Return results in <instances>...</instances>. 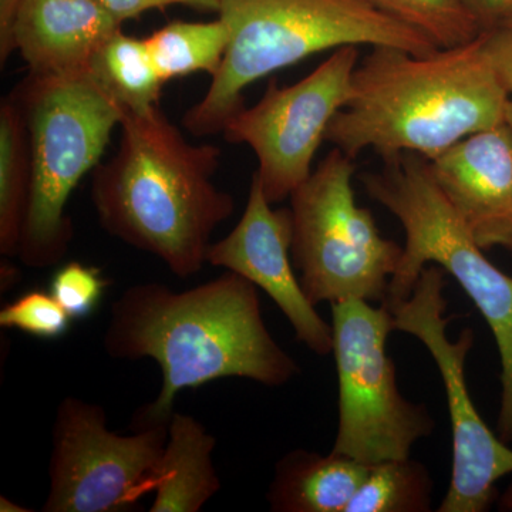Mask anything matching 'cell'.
I'll list each match as a JSON object with an SVG mask.
<instances>
[{"mask_svg":"<svg viewBox=\"0 0 512 512\" xmlns=\"http://www.w3.org/2000/svg\"><path fill=\"white\" fill-rule=\"evenodd\" d=\"M229 29L221 69L200 101L185 111L183 126L195 137L222 133L244 106L256 80L345 46H390L417 56L439 47L363 0H220Z\"/></svg>","mask_w":512,"mask_h":512,"instance_id":"cell-4","label":"cell"},{"mask_svg":"<svg viewBox=\"0 0 512 512\" xmlns=\"http://www.w3.org/2000/svg\"><path fill=\"white\" fill-rule=\"evenodd\" d=\"M333 353L339 380V424L333 450L365 464L410 457L434 421L424 404L404 399L386 342L394 328L383 303H332Z\"/></svg>","mask_w":512,"mask_h":512,"instance_id":"cell-8","label":"cell"},{"mask_svg":"<svg viewBox=\"0 0 512 512\" xmlns=\"http://www.w3.org/2000/svg\"><path fill=\"white\" fill-rule=\"evenodd\" d=\"M87 73L123 113H144L160 104L165 82L158 73L146 39L123 29L97 50Z\"/></svg>","mask_w":512,"mask_h":512,"instance_id":"cell-18","label":"cell"},{"mask_svg":"<svg viewBox=\"0 0 512 512\" xmlns=\"http://www.w3.org/2000/svg\"><path fill=\"white\" fill-rule=\"evenodd\" d=\"M121 26L97 0H22L13 49L36 76L86 73L97 50Z\"/></svg>","mask_w":512,"mask_h":512,"instance_id":"cell-14","label":"cell"},{"mask_svg":"<svg viewBox=\"0 0 512 512\" xmlns=\"http://www.w3.org/2000/svg\"><path fill=\"white\" fill-rule=\"evenodd\" d=\"M20 282V272L16 266L6 261L2 262V268H0V289L2 292H8L13 286L18 285Z\"/></svg>","mask_w":512,"mask_h":512,"instance_id":"cell-28","label":"cell"},{"mask_svg":"<svg viewBox=\"0 0 512 512\" xmlns=\"http://www.w3.org/2000/svg\"><path fill=\"white\" fill-rule=\"evenodd\" d=\"M485 52L512 99V30L493 28L484 33Z\"/></svg>","mask_w":512,"mask_h":512,"instance_id":"cell-25","label":"cell"},{"mask_svg":"<svg viewBox=\"0 0 512 512\" xmlns=\"http://www.w3.org/2000/svg\"><path fill=\"white\" fill-rule=\"evenodd\" d=\"M437 187L478 245L512 241V126L471 134L429 161Z\"/></svg>","mask_w":512,"mask_h":512,"instance_id":"cell-13","label":"cell"},{"mask_svg":"<svg viewBox=\"0 0 512 512\" xmlns=\"http://www.w3.org/2000/svg\"><path fill=\"white\" fill-rule=\"evenodd\" d=\"M168 424L117 434L106 410L79 397L57 407L43 512H123L148 494V480L167 443Z\"/></svg>","mask_w":512,"mask_h":512,"instance_id":"cell-10","label":"cell"},{"mask_svg":"<svg viewBox=\"0 0 512 512\" xmlns=\"http://www.w3.org/2000/svg\"><path fill=\"white\" fill-rule=\"evenodd\" d=\"M500 505L501 510L512 511V485L501 497Z\"/></svg>","mask_w":512,"mask_h":512,"instance_id":"cell-30","label":"cell"},{"mask_svg":"<svg viewBox=\"0 0 512 512\" xmlns=\"http://www.w3.org/2000/svg\"><path fill=\"white\" fill-rule=\"evenodd\" d=\"M103 348L111 359L160 366V393L134 414V429L170 423L184 389L225 377L278 387L301 372L266 328L256 286L231 271L185 291L130 286L111 305Z\"/></svg>","mask_w":512,"mask_h":512,"instance_id":"cell-1","label":"cell"},{"mask_svg":"<svg viewBox=\"0 0 512 512\" xmlns=\"http://www.w3.org/2000/svg\"><path fill=\"white\" fill-rule=\"evenodd\" d=\"M433 481L427 468L410 457L370 464L369 473L345 512H427Z\"/></svg>","mask_w":512,"mask_h":512,"instance_id":"cell-20","label":"cell"},{"mask_svg":"<svg viewBox=\"0 0 512 512\" xmlns=\"http://www.w3.org/2000/svg\"><path fill=\"white\" fill-rule=\"evenodd\" d=\"M484 33L466 45L417 56L372 47L353 74V97L325 141L355 158L413 153L433 160L478 131L507 121L511 97L485 52Z\"/></svg>","mask_w":512,"mask_h":512,"instance_id":"cell-3","label":"cell"},{"mask_svg":"<svg viewBox=\"0 0 512 512\" xmlns=\"http://www.w3.org/2000/svg\"><path fill=\"white\" fill-rule=\"evenodd\" d=\"M25 114L33 183L18 258L33 269L59 265L74 238L67 202L101 163L123 110L89 73L30 74L12 92Z\"/></svg>","mask_w":512,"mask_h":512,"instance_id":"cell-6","label":"cell"},{"mask_svg":"<svg viewBox=\"0 0 512 512\" xmlns=\"http://www.w3.org/2000/svg\"><path fill=\"white\" fill-rule=\"evenodd\" d=\"M0 511L2 512H29L32 511L30 508L22 507L18 503H13L12 500H9L8 497L2 495L0 497Z\"/></svg>","mask_w":512,"mask_h":512,"instance_id":"cell-29","label":"cell"},{"mask_svg":"<svg viewBox=\"0 0 512 512\" xmlns=\"http://www.w3.org/2000/svg\"><path fill=\"white\" fill-rule=\"evenodd\" d=\"M430 39L439 49L476 40L484 32L467 0H363Z\"/></svg>","mask_w":512,"mask_h":512,"instance_id":"cell-21","label":"cell"},{"mask_svg":"<svg viewBox=\"0 0 512 512\" xmlns=\"http://www.w3.org/2000/svg\"><path fill=\"white\" fill-rule=\"evenodd\" d=\"M73 319L52 293L30 289L0 311V326L43 340L63 338Z\"/></svg>","mask_w":512,"mask_h":512,"instance_id":"cell-22","label":"cell"},{"mask_svg":"<svg viewBox=\"0 0 512 512\" xmlns=\"http://www.w3.org/2000/svg\"><path fill=\"white\" fill-rule=\"evenodd\" d=\"M110 15L123 25L126 20L136 19L148 10H163L170 6H188V8L220 10V0H97Z\"/></svg>","mask_w":512,"mask_h":512,"instance_id":"cell-24","label":"cell"},{"mask_svg":"<svg viewBox=\"0 0 512 512\" xmlns=\"http://www.w3.org/2000/svg\"><path fill=\"white\" fill-rule=\"evenodd\" d=\"M367 194L399 220L406 234L402 259L383 305L412 295L427 265H439L461 285L493 330L501 359L498 430L512 443V276L488 261L464 222L441 194L429 160L404 153L362 178Z\"/></svg>","mask_w":512,"mask_h":512,"instance_id":"cell-5","label":"cell"},{"mask_svg":"<svg viewBox=\"0 0 512 512\" xmlns=\"http://www.w3.org/2000/svg\"><path fill=\"white\" fill-rule=\"evenodd\" d=\"M507 121L512 126V99L510 100V103H508V109H507ZM507 251L510 252L512 256V241L511 244L508 245Z\"/></svg>","mask_w":512,"mask_h":512,"instance_id":"cell-32","label":"cell"},{"mask_svg":"<svg viewBox=\"0 0 512 512\" xmlns=\"http://www.w3.org/2000/svg\"><path fill=\"white\" fill-rule=\"evenodd\" d=\"M446 271L430 264L421 271L412 295L384 305L392 312L394 328L419 339L433 356L443 377L453 430V470L440 512L490 510L501 478L512 473V448L495 436L477 412L466 382V360L474 332L464 329L457 340L447 336L454 316L447 311Z\"/></svg>","mask_w":512,"mask_h":512,"instance_id":"cell-9","label":"cell"},{"mask_svg":"<svg viewBox=\"0 0 512 512\" xmlns=\"http://www.w3.org/2000/svg\"><path fill=\"white\" fill-rule=\"evenodd\" d=\"M353 158L335 148L292 192L291 255L313 305L387 298L403 247L384 238L375 217L356 204Z\"/></svg>","mask_w":512,"mask_h":512,"instance_id":"cell-7","label":"cell"},{"mask_svg":"<svg viewBox=\"0 0 512 512\" xmlns=\"http://www.w3.org/2000/svg\"><path fill=\"white\" fill-rule=\"evenodd\" d=\"M148 49L165 83L195 73L214 77L229 45V29L221 18L211 22L175 20L146 37Z\"/></svg>","mask_w":512,"mask_h":512,"instance_id":"cell-19","label":"cell"},{"mask_svg":"<svg viewBox=\"0 0 512 512\" xmlns=\"http://www.w3.org/2000/svg\"><path fill=\"white\" fill-rule=\"evenodd\" d=\"M217 439L190 414L174 412L163 454L148 480L151 512H198L221 490L214 466Z\"/></svg>","mask_w":512,"mask_h":512,"instance_id":"cell-15","label":"cell"},{"mask_svg":"<svg viewBox=\"0 0 512 512\" xmlns=\"http://www.w3.org/2000/svg\"><path fill=\"white\" fill-rule=\"evenodd\" d=\"M357 49H336L291 86L279 87L272 80L258 103L242 107L225 124V140L245 144L255 154V175L272 205L291 197L311 177L313 160L330 123L352 100Z\"/></svg>","mask_w":512,"mask_h":512,"instance_id":"cell-11","label":"cell"},{"mask_svg":"<svg viewBox=\"0 0 512 512\" xmlns=\"http://www.w3.org/2000/svg\"><path fill=\"white\" fill-rule=\"evenodd\" d=\"M485 30L493 29L512 8V0H467Z\"/></svg>","mask_w":512,"mask_h":512,"instance_id":"cell-27","label":"cell"},{"mask_svg":"<svg viewBox=\"0 0 512 512\" xmlns=\"http://www.w3.org/2000/svg\"><path fill=\"white\" fill-rule=\"evenodd\" d=\"M291 210H274L258 177H252L247 207L238 224L208 249L207 264L244 276L271 296L296 338L316 355L333 352V328L303 292L291 264Z\"/></svg>","mask_w":512,"mask_h":512,"instance_id":"cell-12","label":"cell"},{"mask_svg":"<svg viewBox=\"0 0 512 512\" xmlns=\"http://www.w3.org/2000/svg\"><path fill=\"white\" fill-rule=\"evenodd\" d=\"M370 464L332 453L320 456L293 450L276 463L269 485V507L275 512H345Z\"/></svg>","mask_w":512,"mask_h":512,"instance_id":"cell-16","label":"cell"},{"mask_svg":"<svg viewBox=\"0 0 512 512\" xmlns=\"http://www.w3.org/2000/svg\"><path fill=\"white\" fill-rule=\"evenodd\" d=\"M116 154L94 168L92 202L107 234L156 256L175 276L197 275L235 200L212 178L222 150L192 144L160 107L126 113Z\"/></svg>","mask_w":512,"mask_h":512,"instance_id":"cell-2","label":"cell"},{"mask_svg":"<svg viewBox=\"0 0 512 512\" xmlns=\"http://www.w3.org/2000/svg\"><path fill=\"white\" fill-rule=\"evenodd\" d=\"M110 279L96 266L67 262L53 275L49 291L73 320L92 315L100 305Z\"/></svg>","mask_w":512,"mask_h":512,"instance_id":"cell-23","label":"cell"},{"mask_svg":"<svg viewBox=\"0 0 512 512\" xmlns=\"http://www.w3.org/2000/svg\"><path fill=\"white\" fill-rule=\"evenodd\" d=\"M22 0H0V62H8L15 52L12 43V29Z\"/></svg>","mask_w":512,"mask_h":512,"instance_id":"cell-26","label":"cell"},{"mask_svg":"<svg viewBox=\"0 0 512 512\" xmlns=\"http://www.w3.org/2000/svg\"><path fill=\"white\" fill-rule=\"evenodd\" d=\"M32 150L22 107L12 93L0 104V254L18 256L32 195Z\"/></svg>","mask_w":512,"mask_h":512,"instance_id":"cell-17","label":"cell"},{"mask_svg":"<svg viewBox=\"0 0 512 512\" xmlns=\"http://www.w3.org/2000/svg\"><path fill=\"white\" fill-rule=\"evenodd\" d=\"M495 28H505L512 30V8L505 13L504 18L501 19V22L498 23Z\"/></svg>","mask_w":512,"mask_h":512,"instance_id":"cell-31","label":"cell"}]
</instances>
